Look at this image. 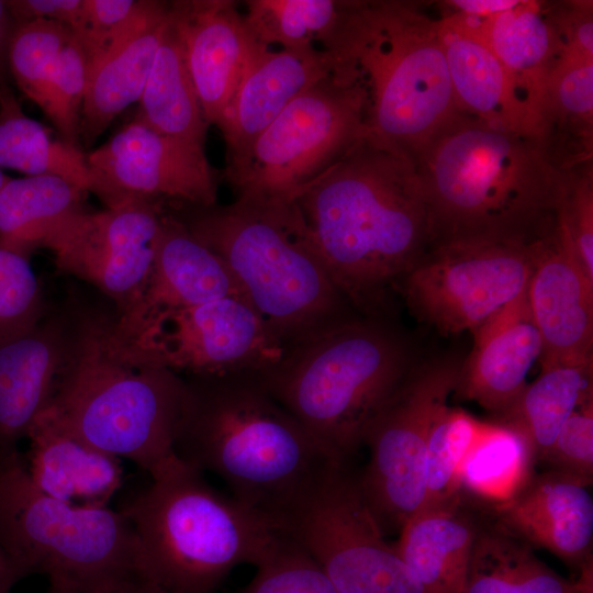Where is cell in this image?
Returning <instances> with one entry per match:
<instances>
[{"label": "cell", "instance_id": "obj_1", "mask_svg": "<svg viewBox=\"0 0 593 593\" xmlns=\"http://www.w3.org/2000/svg\"><path fill=\"white\" fill-rule=\"evenodd\" d=\"M293 204L305 239L353 307L385 316L391 293L432 242L413 158L365 135Z\"/></svg>", "mask_w": 593, "mask_h": 593}, {"label": "cell", "instance_id": "obj_2", "mask_svg": "<svg viewBox=\"0 0 593 593\" xmlns=\"http://www.w3.org/2000/svg\"><path fill=\"white\" fill-rule=\"evenodd\" d=\"M174 436L183 462L219 475L232 496L281 527L338 463L257 372L186 376Z\"/></svg>", "mask_w": 593, "mask_h": 593}, {"label": "cell", "instance_id": "obj_3", "mask_svg": "<svg viewBox=\"0 0 593 593\" xmlns=\"http://www.w3.org/2000/svg\"><path fill=\"white\" fill-rule=\"evenodd\" d=\"M432 243L532 242L556 224L571 172L529 135L458 112L413 157Z\"/></svg>", "mask_w": 593, "mask_h": 593}, {"label": "cell", "instance_id": "obj_4", "mask_svg": "<svg viewBox=\"0 0 593 593\" xmlns=\"http://www.w3.org/2000/svg\"><path fill=\"white\" fill-rule=\"evenodd\" d=\"M322 49L358 91L366 135L412 158L459 112L439 20L415 2L348 1Z\"/></svg>", "mask_w": 593, "mask_h": 593}, {"label": "cell", "instance_id": "obj_5", "mask_svg": "<svg viewBox=\"0 0 593 593\" xmlns=\"http://www.w3.org/2000/svg\"><path fill=\"white\" fill-rule=\"evenodd\" d=\"M121 510L136 535L142 575L164 593H213L239 564H260L283 530L211 486L177 456Z\"/></svg>", "mask_w": 593, "mask_h": 593}, {"label": "cell", "instance_id": "obj_6", "mask_svg": "<svg viewBox=\"0 0 593 593\" xmlns=\"http://www.w3.org/2000/svg\"><path fill=\"white\" fill-rule=\"evenodd\" d=\"M414 365L410 345L385 316L358 314L289 347L257 374L309 433L348 462Z\"/></svg>", "mask_w": 593, "mask_h": 593}, {"label": "cell", "instance_id": "obj_7", "mask_svg": "<svg viewBox=\"0 0 593 593\" xmlns=\"http://www.w3.org/2000/svg\"><path fill=\"white\" fill-rule=\"evenodd\" d=\"M183 379L131 355L111 322L77 324L55 393L41 413L88 445L153 474L170 458Z\"/></svg>", "mask_w": 593, "mask_h": 593}, {"label": "cell", "instance_id": "obj_8", "mask_svg": "<svg viewBox=\"0 0 593 593\" xmlns=\"http://www.w3.org/2000/svg\"><path fill=\"white\" fill-rule=\"evenodd\" d=\"M190 206L180 219L226 264L286 349L359 314L305 239L293 203Z\"/></svg>", "mask_w": 593, "mask_h": 593}, {"label": "cell", "instance_id": "obj_9", "mask_svg": "<svg viewBox=\"0 0 593 593\" xmlns=\"http://www.w3.org/2000/svg\"><path fill=\"white\" fill-rule=\"evenodd\" d=\"M0 548L23 577L89 593L142 574L136 535L121 511L44 494L19 450L0 455Z\"/></svg>", "mask_w": 593, "mask_h": 593}, {"label": "cell", "instance_id": "obj_10", "mask_svg": "<svg viewBox=\"0 0 593 593\" xmlns=\"http://www.w3.org/2000/svg\"><path fill=\"white\" fill-rule=\"evenodd\" d=\"M366 135L361 99L331 71L299 94L237 158L225 178L236 201L287 206Z\"/></svg>", "mask_w": 593, "mask_h": 593}, {"label": "cell", "instance_id": "obj_11", "mask_svg": "<svg viewBox=\"0 0 593 593\" xmlns=\"http://www.w3.org/2000/svg\"><path fill=\"white\" fill-rule=\"evenodd\" d=\"M282 530L317 562L337 593H425L362 494L338 463L284 516Z\"/></svg>", "mask_w": 593, "mask_h": 593}, {"label": "cell", "instance_id": "obj_12", "mask_svg": "<svg viewBox=\"0 0 593 593\" xmlns=\"http://www.w3.org/2000/svg\"><path fill=\"white\" fill-rule=\"evenodd\" d=\"M530 242L467 238L432 243L398 291L411 313L440 334L473 331L522 294Z\"/></svg>", "mask_w": 593, "mask_h": 593}, {"label": "cell", "instance_id": "obj_13", "mask_svg": "<svg viewBox=\"0 0 593 593\" xmlns=\"http://www.w3.org/2000/svg\"><path fill=\"white\" fill-rule=\"evenodd\" d=\"M460 363L454 358L415 363L366 430L370 456L359 484L383 532L401 529L424 503L429 428L456 389Z\"/></svg>", "mask_w": 593, "mask_h": 593}, {"label": "cell", "instance_id": "obj_14", "mask_svg": "<svg viewBox=\"0 0 593 593\" xmlns=\"http://www.w3.org/2000/svg\"><path fill=\"white\" fill-rule=\"evenodd\" d=\"M114 339L131 355L186 376L258 372L286 350L249 302L234 296L169 312Z\"/></svg>", "mask_w": 593, "mask_h": 593}, {"label": "cell", "instance_id": "obj_15", "mask_svg": "<svg viewBox=\"0 0 593 593\" xmlns=\"http://www.w3.org/2000/svg\"><path fill=\"white\" fill-rule=\"evenodd\" d=\"M164 212L152 199H132L72 216L47 242L57 266L113 299L122 312L150 273Z\"/></svg>", "mask_w": 593, "mask_h": 593}, {"label": "cell", "instance_id": "obj_16", "mask_svg": "<svg viewBox=\"0 0 593 593\" xmlns=\"http://www.w3.org/2000/svg\"><path fill=\"white\" fill-rule=\"evenodd\" d=\"M108 208L165 197L189 205L216 204L217 178L204 147L160 134L134 119L87 155Z\"/></svg>", "mask_w": 593, "mask_h": 593}, {"label": "cell", "instance_id": "obj_17", "mask_svg": "<svg viewBox=\"0 0 593 593\" xmlns=\"http://www.w3.org/2000/svg\"><path fill=\"white\" fill-rule=\"evenodd\" d=\"M527 299L539 331L541 366L593 359V280L558 226L530 242Z\"/></svg>", "mask_w": 593, "mask_h": 593}, {"label": "cell", "instance_id": "obj_18", "mask_svg": "<svg viewBox=\"0 0 593 593\" xmlns=\"http://www.w3.org/2000/svg\"><path fill=\"white\" fill-rule=\"evenodd\" d=\"M230 296L247 300L226 264L178 215L165 213L147 281L111 322L112 333L124 340L164 314Z\"/></svg>", "mask_w": 593, "mask_h": 593}, {"label": "cell", "instance_id": "obj_19", "mask_svg": "<svg viewBox=\"0 0 593 593\" xmlns=\"http://www.w3.org/2000/svg\"><path fill=\"white\" fill-rule=\"evenodd\" d=\"M170 15L208 125L220 127L255 43L230 0L170 2Z\"/></svg>", "mask_w": 593, "mask_h": 593}, {"label": "cell", "instance_id": "obj_20", "mask_svg": "<svg viewBox=\"0 0 593 593\" xmlns=\"http://www.w3.org/2000/svg\"><path fill=\"white\" fill-rule=\"evenodd\" d=\"M472 334L473 346L460 363L454 393L500 417L522 395L527 373L542 351L527 289Z\"/></svg>", "mask_w": 593, "mask_h": 593}, {"label": "cell", "instance_id": "obj_21", "mask_svg": "<svg viewBox=\"0 0 593 593\" xmlns=\"http://www.w3.org/2000/svg\"><path fill=\"white\" fill-rule=\"evenodd\" d=\"M77 324L63 317L41 320L0 339V455L18 450V441L49 404Z\"/></svg>", "mask_w": 593, "mask_h": 593}, {"label": "cell", "instance_id": "obj_22", "mask_svg": "<svg viewBox=\"0 0 593 593\" xmlns=\"http://www.w3.org/2000/svg\"><path fill=\"white\" fill-rule=\"evenodd\" d=\"M589 485L549 470L534 473L507 501L484 512L532 547L585 564L593 545V499Z\"/></svg>", "mask_w": 593, "mask_h": 593}, {"label": "cell", "instance_id": "obj_23", "mask_svg": "<svg viewBox=\"0 0 593 593\" xmlns=\"http://www.w3.org/2000/svg\"><path fill=\"white\" fill-rule=\"evenodd\" d=\"M329 72L313 45L272 49L255 43L244 76L220 125L226 163L240 156L304 90Z\"/></svg>", "mask_w": 593, "mask_h": 593}, {"label": "cell", "instance_id": "obj_24", "mask_svg": "<svg viewBox=\"0 0 593 593\" xmlns=\"http://www.w3.org/2000/svg\"><path fill=\"white\" fill-rule=\"evenodd\" d=\"M484 42L504 70L528 134L540 142L549 82L560 60L551 4L519 0L490 20Z\"/></svg>", "mask_w": 593, "mask_h": 593}, {"label": "cell", "instance_id": "obj_25", "mask_svg": "<svg viewBox=\"0 0 593 593\" xmlns=\"http://www.w3.org/2000/svg\"><path fill=\"white\" fill-rule=\"evenodd\" d=\"M26 437L25 466L44 494L77 506H108L122 483L121 459L97 449L40 414Z\"/></svg>", "mask_w": 593, "mask_h": 593}, {"label": "cell", "instance_id": "obj_26", "mask_svg": "<svg viewBox=\"0 0 593 593\" xmlns=\"http://www.w3.org/2000/svg\"><path fill=\"white\" fill-rule=\"evenodd\" d=\"M461 496L421 508L401 527L394 545L425 593H462L480 519Z\"/></svg>", "mask_w": 593, "mask_h": 593}, {"label": "cell", "instance_id": "obj_27", "mask_svg": "<svg viewBox=\"0 0 593 593\" xmlns=\"http://www.w3.org/2000/svg\"><path fill=\"white\" fill-rule=\"evenodd\" d=\"M170 2L88 68L79 136L89 145L125 108L139 101L169 22Z\"/></svg>", "mask_w": 593, "mask_h": 593}, {"label": "cell", "instance_id": "obj_28", "mask_svg": "<svg viewBox=\"0 0 593 593\" xmlns=\"http://www.w3.org/2000/svg\"><path fill=\"white\" fill-rule=\"evenodd\" d=\"M438 20L458 111L492 126L529 135L511 99L504 70L486 43Z\"/></svg>", "mask_w": 593, "mask_h": 593}, {"label": "cell", "instance_id": "obj_29", "mask_svg": "<svg viewBox=\"0 0 593 593\" xmlns=\"http://www.w3.org/2000/svg\"><path fill=\"white\" fill-rule=\"evenodd\" d=\"M83 193L55 176L8 178L0 190V247L29 258L66 222L85 211Z\"/></svg>", "mask_w": 593, "mask_h": 593}, {"label": "cell", "instance_id": "obj_30", "mask_svg": "<svg viewBox=\"0 0 593 593\" xmlns=\"http://www.w3.org/2000/svg\"><path fill=\"white\" fill-rule=\"evenodd\" d=\"M481 518L462 593H585L569 585L536 557L529 544Z\"/></svg>", "mask_w": 593, "mask_h": 593}, {"label": "cell", "instance_id": "obj_31", "mask_svg": "<svg viewBox=\"0 0 593 593\" xmlns=\"http://www.w3.org/2000/svg\"><path fill=\"white\" fill-rule=\"evenodd\" d=\"M135 119L160 134L204 147L209 125L170 13Z\"/></svg>", "mask_w": 593, "mask_h": 593}, {"label": "cell", "instance_id": "obj_32", "mask_svg": "<svg viewBox=\"0 0 593 593\" xmlns=\"http://www.w3.org/2000/svg\"><path fill=\"white\" fill-rule=\"evenodd\" d=\"M0 167L29 176H55L82 191L97 193V178L79 146L53 139L46 127L27 116L14 93L0 87Z\"/></svg>", "mask_w": 593, "mask_h": 593}, {"label": "cell", "instance_id": "obj_33", "mask_svg": "<svg viewBox=\"0 0 593 593\" xmlns=\"http://www.w3.org/2000/svg\"><path fill=\"white\" fill-rule=\"evenodd\" d=\"M535 455L522 433L502 422H483L459 471V494L488 510L511 499L535 473Z\"/></svg>", "mask_w": 593, "mask_h": 593}, {"label": "cell", "instance_id": "obj_34", "mask_svg": "<svg viewBox=\"0 0 593 593\" xmlns=\"http://www.w3.org/2000/svg\"><path fill=\"white\" fill-rule=\"evenodd\" d=\"M593 359L541 366L539 377L497 417L528 440L538 460L572 412L593 396Z\"/></svg>", "mask_w": 593, "mask_h": 593}, {"label": "cell", "instance_id": "obj_35", "mask_svg": "<svg viewBox=\"0 0 593 593\" xmlns=\"http://www.w3.org/2000/svg\"><path fill=\"white\" fill-rule=\"evenodd\" d=\"M347 2L248 0L243 20L254 43L266 48L323 45L338 26Z\"/></svg>", "mask_w": 593, "mask_h": 593}, {"label": "cell", "instance_id": "obj_36", "mask_svg": "<svg viewBox=\"0 0 593 593\" xmlns=\"http://www.w3.org/2000/svg\"><path fill=\"white\" fill-rule=\"evenodd\" d=\"M482 424L465 410L449 406L448 401L438 406L427 439L426 488L421 508L448 505L460 497L459 471Z\"/></svg>", "mask_w": 593, "mask_h": 593}, {"label": "cell", "instance_id": "obj_37", "mask_svg": "<svg viewBox=\"0 0 593 593\" xmlns=\"http://www.w3.org/2000/svg\"><path fill=\"white\" fill-rule=\"evenodd\" d=\"M66 25L49 20L15 23L8 45V68L19 89L40 108L55 61L71 38Z\"/></svg>", "mask_w": 593, "mask_h": 593}, {"label": "cell", "instance_id": "obj_38", "mask_svg": "<svg viewBox=\"0 0 593 593\" xmlns=\"http://www.w3.org/2000/svg\"><path fill=\"white\" fill-rule=\"evenodd\" d=\"M164 4L153 0H85L72 34L87 54L88 68L141 29Z\"/></svg>", "mask_w": 593, "mask_h": 593}, {"label": "cell", "instance_id": "obj_39", "mask_svg": "<svg viewBox=\"0 0 593 593\" xmlns=\"http://www.w3.org/2000/svg\"><path fill=\"white\" fill-rule=\"evenodd\" d=\"M87 82V54L72 34L55 61L41 109L58 130L61 139L75 146H78Z\"/></svg>", "mask_w": 593, "mask_h": 593}, {"label": "cell", "instance_id": "obj_40", "mask_svg": "<svg viewBox=\"0 0 593 593\" xmlns=\"http://www.w3.org/2000/svg\"><path fill=\"white\" fill-rule=\"evenodd\" d=\"M236 593H337L317 562L283 532L253 580Z\"/></svg>", "mask_w": 593, "mask_h": 593}, {"label": "cell", "instance_id": "obj_41", "mask_svg": "<svg viewBox=\"0 0 593 593\" xmlns=\"http://www.w3.org/2000/svg\"><path fill=\"white\" fill-rule=\"evenodd\" d=\"M41 320V289L29 258L0 247V339L23 333Z\"/></svg>", "mask_w": 593, "mask_h": 593}, {"label": "cell", "instance_id": "obj_42", "mask_svg": "<svg viewBox=\"0 0 593 593\" xmlns=\"http://www.w3.org/2000/svg\"><path fill=\"white\" fill-rule=\"evenodd\" d=\"M586 485L593 479V396L582 402L560 428L551 446L538 459Z\"/></svg>", "mask_w": 593, "mask_h": 593}, {"label": "cell", "instance_id": "obj_43", "mask_svg": "<svg viewBox=\"0 0 593 593\" xmlns=\"http://www.w3.org/2000/svg\"><path fill=\"white\" fill-rule=\"evenodd\" d=\"M556 222L568 237L593 280V186L591 165L575 169L559 204Z\"/></svg>", "mask_w": 593, "mask_h": 593}, {"label": "cell", "instance_id": "obj_44", "mask_svg": "<svg viewBox=\"0 0 593 593\" xmlns=\"http://www.w3.org/2000/svg\"><path fill=\"white\" fill-rule=\"evenodd\" d=\"M551 14L560 46V60L593 61L592 2L569 1L551 4Z\"/></svg>", "mask_w": 593, "mask_h": 593}, {"label": "cell", "instance_id": "obj_45", "mask_svg": "<svg viewBox=\"0 0 593 593\" xmlns=\"http://www.w3.org/2000/svg\"><path fill=\"white\" fill-rule=\"evenodd\" d=\"M7 4L15 23L43 19L61 23L74 32L85 0H10Z\"/></svg>", "mask_w": 593, "mask_h": 593}, {"label": "cell", "instance_id": "obj_46", "mask_svg": "<svg viewBox=\"0 0 593 593\" xmlns=\"http://www.w3.org/2000/svg\"><path fill=\"white\" fill-rule=\"evenodd\" d=\"M519 0H452L443 4L449 12L493 18L496 14L514 8Z\"/></svg>", "mask_w": 593, "mask_h": 593}, {"label": "cell", "instance_id": "obj_47", "mask_svg": "<svg viewBox=\"0 0 593 593\" xmlns=\"http://www.w3.org/2000/svg\"><path fill=\"white\" fill-rule=\"evenodd\" d=\"M89 593H164L154 583L145 579L142 574H134L127 578L111 582L98 588Z\"/></svg>", "mask_w": 593, "mask_h": 593}, {"label": "cell", "instance_id": "obj_48", "mask_svg": "<svg viewBox=\"0 0 593 593\" xmlns=\"http://www.w3.org/2000/svg\"><path fill=\"white\" fill-rule=\"evenodd\" d=\"M15 22L11 16L7 1L0 0V87L5 82L8 68V45Z\"/></svg>", "mask_w": 593, "mask_h": 593}, {"label": "cell", "instance_id": "obj_49", "mask_svg": "<svg viewBox=\"0 0 593 593\" xmlns=\"http://www.w3.org/2000/svg\"><path fill=\"white\" fill-rule=\"evenodd\" d=\"M22 578L21 571L0 548V593H9Z\"/></svg>", "mask_w": 593, "mask_h": 593}, {"label": "cell", "instance_id": "obj_50", "mask_svg": "<svg viewBox=\"0 0 593 593\" xmlns=\"http://www.w3.org/2000/svg\"><path fill=\"white\" fill-rule=\"evenodd\" d=\"M46 593H78V592L67 586L51 584L49 590Z\"/></svg>", "mask_w": 593, "mask_h": 593}, {"label": "cell", "instance_id": "obj_51", "mask_svg": "<svg viewBox=\"0 0 593 593\" xmlns=\"http://www.w3.org/2000/svg\"><path fill=\"white\" fill-rule=\"evenodd\" d=\"M7 180H8V177L1 171V167H0V190Z\"/></svg>", "mask_w": 593, "mask_h": 593}]
</instances>
